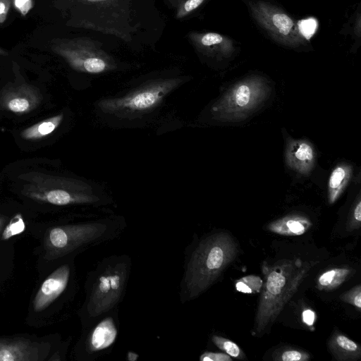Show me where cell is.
Listing matches in <instances>:
<instances>
[{
    "mask_svg": "<svg viewBox=\"0 0 361 361\" xmlns=\"http://www.w3.org/2000/svg\"><path fill=\"white\" fill-rule=\"evenodd\" d=\"M127 226L124 218L112 214H87L37 225L35 252L39 272L69 257L118 238Z\"/></svg>",
    "mask_w": 361,
    "mask_h": 361,
    "instance_id": "cell-1",
    "label": "cell"
},
{
    "mask_svg": "<svg viewBox=\"0 0 361 361\" xmlns=\"http://www.w3.org/2000/svg\"><path fill=\"white\" fill-rule=\"evenodd\" d=\"M75 257H67L40 272L28 303L27 326L47 327L71 316L79 291Z\"/></svg>",
    "mask_w": 361,
    "mask_h": 361,
    "instance_id": "cell-2",
    "label": "cell"
},
{
    "mask_svg": "<svg viewBox=\"0 0 361 361\" xmlns=\"http://www.w3.org/2000/svg\"><path fill=\"white\" fill-rule=\"evenodd\" d=\"M238 252V243L225 231L209 233L187 247L180 283L181 303L196 299L209 289L233 262Z\"/></svg>",
    "mask_w": 361,
    "mask_h": 361,
    "instance_id": "cell-3",
    "label": "cell"
},
{
    "mask_svg": "<svg viewBox=\"0 0 361 361\" xmlns=\"http://www.w3.org/2000/svg\"><path fill=\"white\" fill-rule=\"evenodd\" d=\"M127 254L103 258L89 271L84 283V300L77 310L82 328L118 310L126 293L132 269Z\"/></svg>",
    "mask_w": 361,
    "mask_h": 361,
    "instance_id": "cell-4",
    "label": "cell"
},
{
    "mask_svg": "<svg viewBox=\"0 0 361 361\" xmlns=\"http://www.w3.org/2000/svg\"><path fill=\"white\" fill-rule=\"evenodd\" d=\"M315 264L317 262L300 258L282 259L271 265L263 262L264 281L259 293L252 336H261L273 324Z\"/></svg>",
    "mask_w": 361,
    "mask_h": 361,
    "instance_id": "cell-5",
    "label": "cell"
},
{
    "mask_svg": "<svg viewBox=\"0 0 361 361\" xmlns=\"http://www.w3.org/2000/svg\"><path fill=\"white\" fill-rule=\"evenodd\" d=\"M23 181L21 194L38 204L58 207L100 206L105 200L85 183L41 172H30L20 176Z\"/></svg>",
    "mask_w": 361,
    "mask_h": 361,
    "instance_id": "cell-6",
    "label": "cell"
},
{
    "mask_svg": "<svg viewBox=\"0 0 361 361\" xmlns=\"http://www.w3.org/2000/svg\"><path fill=\"white\" fill-rule=\"evenodd\" d=\"M71 341L59 334L0 336V361H63Z\"/></svg>",
    "mask_w": 361,
    "mask_h": 361,
    "instance_id": "cell-7",
    "label": "cell"
},
{
    "mask_svg": "<svg viewBox=\"0 0 361 361\" xmlns=\"http://www.w3.org/2000/svg\"><path fill=\"white\" fill-rule=\"evenodd\" d=\"M180 82L178 78L157 80L125 95L104 99L98 106L104 113L116 116L147 112L157 107Z\"/></svg>",
    "mask_w": 361,
    "mask_h": 361,
    "instance_id": "cell-8",
    "label": "cell"
},
{
    "mask_svg": "<svg viewBox=\"0 0 361 361\" xmlns=\"http://www.w3.org/2000/svg\"><path fill=\"white\" fill-rule=\"evenodd\" d=\"M119 328L118 310L82 328L80 336L71 352L72 360L95 361L109 354L116 344Z\"/></svg>",
    "mask_w": 361,
    "mask_h": 361,
    "instance_id": "cell-9",
    "label": "cell"
},
{
    "mask_svg": "<svg viewBox=\"0 0 361 361\" xmlns=\"http://www.w3.org/2000/svg\"><path fill=\"white\" fill-rule=\"evenodd\" d=\"M51 50L63 58L73 69L87 73L97 74L109 70L111 63L109 56L88 40L54 39Z\"/></svg>",
    "mask_w": 361,
    "mask_h": 361,
    "instance_id": "cell-10",
    "label": "cell"
},
{
    "mask_svg": "<svg viewBox=\"0 0 361 361\" xmlns=\"http://www.w3.org/2000/svg\"><path fill=\"white\" fill-rule=\"evenodd\" d=\"M37 88L27 83L11 85L0 93V108L16 114H25L35 109L42 102Z\"/></svg>",
    "mask_w": 361,
    "mask_h": 361,
    "instance_id": "cell-11",
    "label": "cell"
},
{
    "mask_svg": "<svg viewBox=\"0 0 361 361\" xmlns=\"http://www.w3.org/2000/svg\"><path fill=\"white\" fill-rule=\"evenodd\" d=\"M37 225H29L21 213L8 216L0 213V248H6L8 243L24 233L34 237Z\"/></svg>",
    "mask_w": 361,
    "mask_h": 361,
    "instance_id": "cell-12",
    "label": "cell"
},
{
    "mask_svg": "<svg viewBox=\"0 0 361 361\" xmlns=\"http://www.w3.org/2000/svg\"><path fill=\"white\" fill-rule=\"evenodd\" d=\"M328 348L338 361H356L361 357L360 346L345 335L334 332L328 341Z\"/></svg>",
    "mask_w": 361,
    "mask_h": 361,
    "instance_id": "cell-13",
    "label": "cell"
},
{
    "mask_svg": "<svg viewBox=\"0 0 361 361\" xmlns=\"http://www.w3.org/2000/svg\"><path fill=\"white\" fill-rule=\"evenodd\" d=\"M312 226L310 221L302 216L291 215L276 220L267 226L272 233L284 236H297L306 233Z\"/></svg>",
    "mask_w": 361,
    "mask_h": 361,
    "instance_id": "cell-14",
    "label": "cell"
},
{
    "mask_svg": "<svg viewBox=\"0 0 361 361\" xmlns=\"http://www.w3.org/2000/svg\"><path fill=\"white\" fill-rule=\"evenodd\" d=\"M355 273L350 267H336L322 273L317 280L319 290H331L339 287Z\"/></svg>",
    "mask_w": 361,
    "mask_h": 361,
    "instance_id": "cell-15",
    "label": "cell"
},
{
    "mask_svg": "<svg viewBox=\"0 0 361 361\" xmlns=\"http://www.w3.org/2000/svg\"><path fill=\"white\" fill-rule=\"evenodd\" d=\"M63 114H60L28 127L20 133L25 140H39L52 133L61 124Z\"/></svg>",
    "mask_w": 361,
    "mask_h": 361,
    "instance_id": "cell-16",
    "label": "cell"
},
{
    "mask_svg": "<svg viewBox=\"0 0 361 361\" xmlns=\"http://www.w3.org/2000/svg\"><path fill=\"white\" fill-rule=\"evenodd\" d=\"M276 361H307L310 355L305 350L290 347H284L276 350L272 354Z\"/></svg>",
    "mask_w": 361,
    "mask_h": 361,
    "instance_id": "cell-17",
    "label": "cell"
},
{
    "mask_svg": "<svg viewBox=\"0 0 361 361\" xmlns=\"http://www.w3.org/2000/svg\"><path fill=\"white\" fill-rule=\"evenodd\" d=\"M212 341L220 350L230 355L231 357L243 360L245 358L243 350L238 345L231 340L221 336L213 335Z\"/></svg>",
    "mask_w": 361,
    "mask_h": 361,
    "instance_id": "cell-18",
    "label": "cell"
},
{
    "mask_svg": "<svg viewBox=\"0 0 361 361\" xmlns=\"http://www.w3.org/2000/svg\"><path fill=\"white\" fill-rule=\"evenodd\" d=\"M263 285V280L258 276L249 275L243 276L235 281V288L243 293H259Z\"/></svg>",
    "mask_w": 361,
    "mask_h": 361,
    "instance_id": "cell-19",
    "label": "cell"
},
{
    "mask_svg": "<svg viewBox=\"0 0 361 361\" xmlns=\"http://www.w3.org/2000/svg\"><path fill=\"white\" fill-rule=\"evenodd\" d=\"M345 178V171L342 167L335 169L329 179V188L331 190L330 202H334L338 196V190Z\"/></svg>",
    "mask_w": 361,
    "mask_h": 361,
    "instance_id": "cell-20",
    "label": "cell"
},
{
    "mask_svg": "<svg viewBox=\"0 0 361 361\" xmlns=\"http://www.w3.org/2000/svg\"><path fill=\"white\" fill-rule=\"evenodd\" d=\"M340 299L346 303L353 305L358 310L361 309V285L357 284L350 290L343 293Z\"/></svg>",
    "mask_w": 361,
    "mask_h": 361,
    "instance_id": "cell-21",
    "label": "cell"
},
{
    "mask_svg": "<svg viewBox=\"0 0 361 361\" xmlns=\"http://www.w3.org/2000/svg\"><path fill=\"white\" fill-rule=\"evenodd\" d=\"M272 23L279 31L283 34L287 35L290 32L293 23L292 20L286 14L276 13L272 17Z\"/></svg>",
    "mask_w": 361,
    "mask_h": 361,
    "instance_id": "cell-22",
    "label": "cell"
},
{
    "mask_svg": "<svg viewBox=\"0 0 361 361\" xmlns=\"http://www.w3.org/2000/svg\"><path fill=\"white\" fill-rule=\"evenodd\" d=\"M234 93V101L238 106L244 107L250 102L252 94L249 86L242 85L235 90Z\"/></svg>",
    "mask_w": 361,
    "mask_h": 361,
    "instance_id": "cell-23",
    "label": "cell"
},
{
    "mask_svg": "<svg viewBox=\"0 0 361 361\" xmlns=\"http://www.w3.org/2000/svg\"><path fill=\"white\" fill-rule=\"evenodd\" d=\"M295 158L300 162H310L313 158L312 147L307 143H300L293 152Z\"/></svg>",
    "mask_w": 361,
    "mask_h": 361,
    "instance_id": "cell-24",
    "label": "cell"
},
{
    "mask_svg": "<svg viewBox=\"0 0 361 361\" xmlns=\"http://www.w3.org/2000/svg\"><path fill=\"white\" fill-rule=\"evenodd\" d=\"M317 25V21L314 18L302 20L298 22L299 30L307 39H310L314 35Z\"/></svg>",
    "mask_w": 361,
    "mask_h": 361,
    "instance_id": "cell-25",
    "label": "cell"
},
{
    "mask_svg": "<svg viewBox=\"0 0 361 361\" xmlns=\"http://www.w3.org/2000/svg\"><path fill=\"white\" fill-rule=\"evenodd\" d=\"M361 223V202L359 200L355 205L353 215L347 224V231H353L360 228Z\"/></svg>",
    "mask_w": 361,
    "mask_h": 361,
    "instance_id": "cell-26",
    "label": "cell"
},
{
    "mask_svg": "<svg viewBox=\"0 0 361 361\" xmlns=\"http://www.w3.org/2000/svg\"><path fill=\"white\" fill-rule=\"evenodd\" d=\"M200 361H232V357L225 353L204 352L200 356Z\"/></svg>",
    "mask_w": 361,
    "mask_h": 361,
    "instance_id": "cell-27",
    "label": "cell"
},
{
    "mask_svg": "<svg viewBox=\"0 0 361 361\" xmlns=\"http://www.w3.org/2000/svg\"><path fill=\"white\" fill-rule=\"evenodd\" d=\"M13 4L16 9L22 15L25 16L33 7L32 0H14Z\"/></svg>",
    "mask_w": 361,
    "mask_h": 361,
    "instance_id": "cell-28",
    "label": "cell"
},
{
    "mask_svg": "<svg viewBox=\"0 0 361 361\" xmlns=\"http://www.w3.org/2000/svg\"><path fill=\"white\" fill-rule=\"evenodd\" d=\"M222 37L217 34L209 32L205 34L201 39V43L205 47H209L212 45L217 44L222 42Z\"/></svg>",
    "mask_w": 361,
    "mask_h": 361,
    "instance_id": "cell-29",
    "label": "cell"
},
{
    "mask_svg": "<svg viewBox=\"0 0 361 361\" xmlns=\"http://www.w3.org/2000/svg\"><path fill=\"white\" fill-rule=\"evenodd\" d=\"M302 319L307 326L313 327L316 319V313L311 309L304 310L302 313Z\"/></svg>",
    "mask_w": 361,
    "mask_h": 361,
    "instance_id": "cell-30",
    "label": "cell"
},
{
    "mask_svg": "<svg viewBox=\"0 0 361 361\" xmlns=\"http://www.w3.org/2000/svg\"><path fill=\"white\" fill-rule=\"evenodd\" d=\"M11 6V0H0V23H4Z\"/></svg>",
    "mask_w": 361,
    "mask_h": 361,
    "instance_id": "cell-31",
    "label": "cell"
},
{
    "mask_svg": "<svg viewBox=\"0 0 361 361\" xmlns=\"http://www.w3.org/2000/svg\"><path fill=\"white\" fill-rule=\"evenodd\" d=\"M139 357V355L134 351L129 350L126 354V359L128 361H136Z\"/></svg>",
    "mask_w": 361,
    "mask_h": 361,
    "instance_id": "cell-32",
    "label": "cell"
},
{
    "mask_svg": "<svg viewBox=\"0 0 361 361\" xmlns=\"http://www.w3.org/2000/svg\"><path fill=\"white\" fill-rule=\"evenodd\" d=\"M7 54H8L6 51H5L4 50H3L2 49L0 48V55L6 56Z\"/></svg>",
    "mask_w": 361,
    "mask_h": 361,
    "instance_id": "cell-33",
    "label": "cell"
},
{
    "mask_svg": "<svg viewBox=\"0 0 361 361\" xmlns=\"http://www.w3.org/2000/svg\"><path fill=\"white\" fill-rule=\"evenodd\" d=\"M87 1H92V2H96V1H104V0H86Z\"/></svg>",
    "mask_w": 361,
    "mask_h": 361,
    "instance_id": "cell-34",
    "label": "cell"
}]
</instances>
